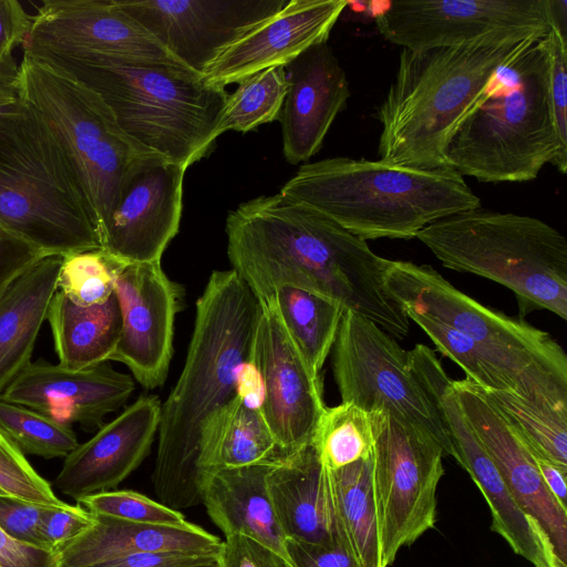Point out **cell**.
Masks as SVG:
<instances>
[{"mask_svg": "<svg viewBox=\"0 0 567 567\" xmlns=\"http://www.w3.org/2000/svg\"><path fill=\"white\" fill-rule=\"evenodd\" d=\"M231 269L259 303L281 286L329 298L395 339L410 320L385 290L390 259L310 206L280 192L239 204L226 218Z\"/></svg>", "mask_w": 567, "mask_h": 567, "instance_id": "1", "label": "cell"}, {"mask_svg": "<svg viewBox=\"0 0 567 567\" xmlns=\"http://www.w3.org/2000/svg\"><path fill=\"white\" fill-rule=\"evenodd\" d=\"M260 312L258 299L233 269L213 271L196 301L182 373L161 406L152 474L157 502L172 509L202 504L200 431L239 394Z\"/></svg>", "mask_w": 567, "mask_h": 567, "instance_id": "2", "label": "cell"}, {"mask_svg": "<svg viewBox=\"0 0 567 567\" xmlns=\"http://www.w3.org/2000/svg\"><path fill=\"white\" fill-rule=\"evenodd\" d=\"M447 165L483 183L528 182L567 169L550 92L549 31L524 39L460 118Z\"/></svg>", "mask_w": 567, "mask_h": 567, "instance_id": "3", "label": "cell"}, {"mask_svg": "<svg viewBox=\"0 0 567 567\" xmlns=\"http://www.w3.org/2000/svg\"><path fill=\"white\" fill-rule=\"evenodd\" d=\"M37 58L99 94L138 144L186 169L220 136L228 93L184 65L96 54Z\"/></svg>", "mask_w": 567, "mask_h": 567, "instance_id": "4", "label": "cell"}, {"mask_svg": "<svg viewBox=\"0 0 567 567\" xmlns=\"http://www.w3.org/2000/svg\"><path fill=\"white\" fill-rule=\"evenodd\" d=\"M528 37L402 49L394 79L375 113L381 124L379 159L416 169L449 166L446 152L460 118Z\"/></svg>", "mask_w": 567, "mask_h": 567, "instance_id": "5", "label": "cell"}, {"mask_svg": "<svg viewBox=\"0 0 567 567\" xmlns=\"http://www.w3.org/2000/svg\"><path fill=\"white\" fill-rule=\"evenodd\" d=\"M279 192L363 240L412 239L439 219L481 206L451 166L416 169L343 156L301 165Z\"/></svg>", "mask_w": 567, "mask_h": 567, "instance_id": "6", "label": "cell"}, {"mask_svg": "<svg viewBox=\"0 0 567 567\" xmlns=\"http://www.w3.org/2000/svg\"><path fill=\"white\" fill-rule=\"evenodd\" d=\"M415 238L445 268L505 286L527 311L567 319V240L549 224L480 206L439 219Z\"/></svg>", "mask_w": 567, "mask_h": 567, "instance_id": "7", "label": "cell"}, {"mask_svg": "<svg viewBox=\"0 0 567 567\" xmlns=\"http://www.w3.org/2000/svg\"><path fill=\"white\" fill-rule=\"evenodd\" d=\"M0 225L44 256L100 248L75 173L29 106L0 121Z\"/></svg>", "mask_w": 567, "mask_h": 567, "instance_id": "8", "label": "cell"}, {"mask_svg": "<svg viewBox=\"0 0 567 567\" xmlns=\"http://www.w3.org/2000/svg\"><path fill=\"white\" fill-rule=\"evenodd\" d=\"M17 87L75 173L100 243L132 172L143 159L159 155L130 137L99 94L27 51Z\"/></svg>", "mask_w": 567, "mask_h": 567, "instance_id": "9", "label": "cell"}, {"mask_svg": "<svg viewBox=\"0 0 567 567\" xmlns=\"http://www.w3.org/2000/svg\"><path fill=\"white\" fill-rule=\"evenodd\" d=\"M372 483L382 567L436 523L444 451L423 427L386 412L371 413Z\"/></svg>", "mask_w": 567, "mask_h": 567, "instance_id": "10", "label": "cell"}, {"mask_svg": "<svg viewBox=\"0 0 567 567\" xmlns=\"http://www.w3.org/2000/svg\"><path fill=\"white\" fill-rule=\"evenodd\" d=\"M384 284L401 309L424 313L525 371L567 383L566 352L548 332L483 306L430 265L391 260Z\"/></svg>", "mask_w": 567, "mask_h": 567, "instance_id": "11", "label": "cell"}, {"mask_svg": "<svg viewBox=\"0 0 567 567\" xmlns=\"http://www.w3.org/2000/svg\"><path fill=\"white\" fill-rule=\"evenodd\" d=\"M332 371L341 402L410 421L453 456L445 426L411 368L409 351L374 322L344 309L332 347Z\"/></svg>", "mask_w": 567, "mask_h": 567, "instance_id": "12", "label": "cell"}, {"mask_svg": "<svg viewBox=\"0 0 567 567\" xmlns=\"http://www.w3.org/2000/svg\"><path fill=\"white\" fill-rule=\"evenodd\" d=\"M374 20L385 40L410 50L550 30L549 0H399Z\"/></svg>", "mask_w": 567, "mask_h": 567, "instance_id": "13", "label": "cell"}, {"mask_svg": "<svg viewBox=\"0 0 567 567\" xmlns=\"http://www.w3.org/2000/svg\"><path fill=\"white\" fill-rule=\"evenodd\" d=\"M413 372L437 410L452 444L453 457L470 474L489 506L492 530L534 567H559L544 536L517 505L478 441L441 361L434 353H423L414 360Z\"/></svg>", "mask_w": 567, "mask_h": 567, "instance_id": "14", "label": "cell"}, {"mask_svg": "<svg viewBox=\"0 0 567 567\" xmlns=\"http://www.w3.org/2000/svg\"><path fill=\"white\" fill-rule=\"evenodd\" d=\"M182 65L204 76L237 39L288 0H116Z\"/></svg>", "mask_w": 567, "mask_h": 567, "instance_id": "15", "label": "cell"}, {"mask_svg": "<svg viewBox=\"0 0 567 567\" xmlns=\"http://www.w3.org/2000/svg\"><path fill=\"white\" fill-rule=\"evenodd\" d=\"M260 306L251 363L261 382L259 411L284 458L312 442L327 405L321 378L310 372L272 305Z\"/></svg>", "mask_w": 567, "mask_h": 567, "instance_id": "16", "label": "cell"}, {"mask_svg": "<svg viewBox=\"0 0 567 567\" xmlns=\"http://www.w3.org/2000/svg\"><path fill=\"white\" fill-rule=\"evenodd\" d=\"M22 47L35 56L96 54L181 64L116 0H45Z\"/></svg>", "mask_w": 567, "mask_h": 567, "instance_id": "17", "label": "cell"}, {"mask_svg": "<svg viewBox=\"0 0 567 567\" xmlns=\"http://www.w3.org/2000/svg\"><path fill=\"white\" fill-rule=\"evenodd\" d=\"M114 293L122 326L110 361L125 364L143 388H158L173 354L182 288L166 276L161 261L124 264L116 274Z\"/></svg>", "mask_w": 567, "mask_h": 567, "instance_id": "18", "label": "cell"}, {"mask_svg": "<svg viewBox=\"0 0 567 567\" xmlns=\"http://www.w3.org/2000/svg\"><path fill=\"white\" fill-rule=\"evenodd\" d=\"M185 171L161 156L143 159L122 189L100 247L123 264L161 261L179 229Z\"/></svg>", "mask_w": 567, "mask_h": 567, "instance_id": "19", "label": "cell"}, {"mask_svg": "<svg viewBox=\"0 0 567 567\" xmlns=\"http://www.w3.org/2000/svg\"><path fill=\"white\" fill-rule=\"evenodd\" d=\"M453 389L513 498L542 533L558 566L567 567V509L545 485L527 446L478 385L453 380Z\"/></svg>", "mask_w": 567, "mask_h": 567, "instance_id": "20", "label": "cell"}, {"mask_svg": "<svg viewBox=\"0 0 567 567\" xmlns=\"http://www.w3.org/2000/svg\"><path fill=\"white\" fill-rule=\"evenodd\" d=\"M135 390L131 375L110 361L71 370L43 359L31 361L0 393V399L40 412L61 423L99 429Z\"/></svg>", "mask_w": 567, "mask_h": 567, "instance_id": "21", "label": "cell"}, {"mask_svg": "<svg viewBox=\"0 0 567 567\" xmlns=\"http://www.w3.org/2000/svg\"><path fill=\"white\" fill-rule=\"evenodd\" d=\"M346 0H288L229 45L204 79L226 87L269 68L285 66L310 47L328 41Z\"/></svg>", "mask_w": 567, "mask_h": 567, "instance_id": "22", "label": "cell"}, {"mask_svg": "<svg viewBox=\"0 0 567 567\" xmlns=\"http://www.w3.org/2000/svg\"><path fill=\"white\" fill-rule=\"evenodd\" d=\"M161 406L157 396L142 395L104 423L64 457L52 488L76 502L115 488L150 453L158 431Z\"/></svg>", "mask_w": 567, "mask_h": 567, "instance_id": "23", "label": "cell"}, {"mask_svg": "<svg viewBox=\"0 0 567 567\" xmlns=\"http://www.w3.org/2000/svg\"><path fill=\"white\" fill-rule=\"evenodd\" d=\"M284 69L282 152L286 161L296 165L320 151L333 121L347 106L350 89L328 41L310 47Z\"/></svg>", "mask_w": 567, "mask_h": 567, "instance_id": "24", "label": "cell"}, {"mask_svg": "<svg viewBox=\"0 0 567 567\" xmlns=\"http://www.w3.org/2000/svg\"><path fill=\"white\" fill-rule=\"evenodd\" d=\"M266 482L286 539L320 546L342 542L330 473L312 442L274 462Z\"/></svg>", "mask_w": 567, "mask_h": 567, "instance_id": "25", "label": "cell"}, {"mask_svg": "<svg viewBox=\"0 0 567 567\" xmlns=\"http://www.w3.org/2000/svg\"><path fill=\"white\" fill-rule=\"evenodd\" d=\"M93 523L58 555V567H90L135 553L218 556L221 540L192 524L171 527L93 514Z\"/></svg>", "mask_w": 567, "mask_h": 567, "instance_id": "26", "label": "cell"}, {"mask_svg": "<svg viewBox=\"0 0 567 567\" xmlns=\"http://www.w3.org/2000/svg\"><path fill=\"white\" fill-rule=\"evenodd\" d=\"M274 462L204 472L202 504L225 537L246 535L291 563L267 489L266 477Z\"/></svg>", "mask_w": 567, "mask_h": 567, "instance_id": "27", "label": "cell"}, {"mask_svg": "<svg viewBox=\"0 0 567 567\" xmlns=\"http://www.w3.org/2000/svg\"><path fill=\"white\" fill-rule=\"evenodd\" d=\"M62 256H43L0 293V393L31 362L58 290Z\"/></svg>", "mask_w": 567, "mask_h": 567, "instance_id": "28", "label": "cell"}, {"mask_svg": "<svg viewBox=\"0 0 567 567\" xmlns=\"http://www.w3.org/2000/svg\"><path fill=\"white\" fill-rule=\"evenodd\" d=\"M47 320L62 367L82 370L111 360L122 326L115 293L105 302L84 307L56 290Z\"/></svg>", "mask_w": 567, "mask_h": 567, "instance_id": "29", "label": "cell"}, {"mask_svg": "<svg viewBox=\"0 0 567 567\" xmlns=\"http://www.w3.org/2000/svg\"><path fill=\"white\" fill-rule=\"evenodd\" d=\"M280 460L276 441L259 408L238 394L202 427V472L244 467Z\"/></svg>", "mask_w": 567, "mask_h": 567, "instance_id": "30", "label": "cell"}, {"mask_svg": "<svg viewBox=\"0 0 567 567\" xmlns=\"http://www.w3.org/2000/svg\"><path fill=\"white\" fill-rule=\"evenodd\" d=\"M329 473L342 542L360 567H382L372 456Z\"/></svg>", "mask_w": 567, "mask_h": 567, "instance_id": "31", "label": "cell"}, {"mask_svg": "<svg viewBox=\"0 0 567 567\" xmlns=\"http://www.w3.org/2000/svg\"><path fill=\"white\" fill-rule=\"evenodd\" d=\"M268 302L310 372L320 378L346 308L321 295L288 285L277 288Z\"/></svg>", "mask_w": 567, "mask_h": 567, "instance_id": "32", "label": "cell"}, {"mask_svg": "<svg viewBox=\"0 0 567 567\" xmlns=\"http://www.w3.org/2000/svg\"><path fill=\"white\" fill-rule=\"evenodd\" d=\"M483 392L529 451L567 465V408L535 404L508 391Z\"/></svg>", "mask_w": 567, "mask_h": 567, "instance_id": "33", "label": "cell"}, {"mask_svg": "<svg viewBox=\"0 0 567 567\" xmlns=\"http://www.w3.org/2000/svg\"><path fill=\"white\" fill-rule=\"evenodd\" d=\"M312 443L322 464L338 470L371 456L374 435L371 416L361 408L341 402L323 411Z\"/></svg>", "mask_w": 567, "mask_h": 567, "instance_id": "34", "label": "cell"}, {"mask_svg": "<svg viewBox=\"0 0 567 567\" xmlns=\"http://www.w3.org/2000/svg\"><path fill=\"white\" fill-rule=\"evenodd\" d=\"M228 94L218 133H247L280 118L287 93L284 66L259 71L243 81Z\"/></svg>", "mask_w": 567, "mask_h": 567, "instance_id": "35", "label": "cell"}, {"mask_svg": "<svg viewBox=\"0 0 567 567\" xmlns=\"http://www.w3.org/2000/svg\"><path fill=\"white\" fill-rule=\"evenodd\" d=\"M0 430L24 455L65 457L79 445L71 425L1 399Z\"/></svg>", "mask_w": 567, "mask_h": 567, "instance_id": "36", "label": "cell"}, {"mask_svg": "<svg viewBox=\"0 0 567 567\" xmlns=\"http://www.w3.org/2000/svg\"><path fill=\"white\" fill-rule=\"evenodd\" d=\"M122 265L101 247L66 254L61 260L58 290L79 306L105 302L114 293Z\"/></svg>", "mask_w": 567, "mask_h": 567, "instance_id": "37", "label": "cell"}, {"mask_svg": "<svg viewBox=\"0 0 567 567\" xmlns=\"http://www.w3.org/2000/svg\"><path fill=\"white\" fill-rule=\"evenodd\" d=\"M90 513L127 522L188 527L192 525L184 515L157 501L134 491H107L78 501Z\"/></svg>", "mask_w": 567, "mask_h": 567, "instance_id": "38", "label": "cell"}, {"mask_svg": "<svg viewBox=\"0 0 567 567\" xmlns=\"http://www.w3.org/2000/svg\"><path fill=\"white\" fill-rule=\"evenodd\" d=\"M0 489L7 495L37 504L63 507L51 486L29 463L25 455L0 430Z\"/></svg>", "mask_w": 567, "mask_h": 567, "instance_id": "39", "label": "cell"}, {"mask_svg": "<svg viewBox=\"0 0 567 567\" xmlns=\"http://www.w3.org/2000/svg\"><path fill=\"white\" fill-rule=\"evenodd\" d=\"M51 507L0 495V528L18 542L51 551L42 535V519Z\"/></svg>", "mask_w": 567, "mask_h": 567, "instance_id": "40", "label": "cell"}, {"mask_svg": "<svg viewBox=\"0 0 567 567\" xmlns=\"http://www.w3.org/2000/svg\"><path fill=\"white\" fill-rule=\"evenodd\" d=\"M93 514L82 505L51 507L42 519V535L49 549L58 555L93 523Z\"/></svg>", "mask_w": 567, "mask_h": 567, "instance_id": "41", "label": "cell"}, {"mask_svg": "<svg viewBox=\"0 0 567 567\" xmlns=\"http://www.w3.org/2000/svg\"><path fill=\"white\" fill-rule=\"evenodd\" d=\"M218 564L219 567H293L274 549L243 534L225 537Z\"/></svg>", "mask_w": 567, "mask_h": 567, "instance_id": "42", "label": "cell"}, {"mask_svg": "<svg viewBox=\"0 0 567 567\" xmlns=\"http://www.w3.org/2000/svg\"><path fill=\"white\" fill-rule=\"evenodd\" d=\"M550 38V92L556 131L567 150V43L553 29Z\"/></svg>", "mask_w": 567, "mask_h": 567, "instance_id": "43", "label": "cell"}, {"mask_svg": "<svg viewBox=\"0 0 567 567\" xmlns=\"http://www.w3.org/2000/svg\"><path fill=\"white\" fill-rule=\"evenodd\" d=\"M286 549L293 567H360L342 542L320 546L286 539Z\"/></svg>", "mask_w": 567, "mask_h": 567, "instance_id": "44", "label": "cell"}, {"mask_svg": "<svg viewBox=\"0 0 567 567\" xmlns=\"http://www.w3.org/2000/svg\"><path fill=\"white\" fill-rule=\"evenodd\" d=\"M43 256L38 249L0 225V293Z\"/></svg>", "mask_w": 567, "mask_h": 567, "instance_id": "45", "label": "cell"}, {"mask_svg": "<svg viewBox=\"0 0 567 567\" xmlns=\"http://www.w3.org/2000/svg\"><path fill=\"white\" fill-rule=\"evenodd\" d=\"M32 20L19 1L0 0V58H11L13 50L23 45Z\"/></svg>", "mask_w": 567, "mask_h": 567, "instance_id": "46", "label": "cell"}, {"mask_svg": "<svg viewBox=\"0 0 567 567\" xmlns=\"http://www.w3.org/2000/svg\"><path fill=\"white\" fill-rule=\"evenodd\" d=\"M0 567H58L56 555L18 542L0 528Z\"/></svg>", "mask_w": 567, "mask_h": 567, "instance_id": "47", "label": "cell"}, {"mask_svg": "<svg viewBox=\"0 0 567 567\" xmlns=\"http://www.w3.org/2000/svg\"><path fill=\"white\" fill-rule=\"evenodd\" d=\"M218 556L176 553H135L90 567H189L214 561Z\"/></svg>", "mask_w": 567, "mask_h": 567, "instance_id": "48", "label": "cell"}, {"mask_svg": "<svg viewBox=\"0 0 567 567\" xmlns=\"http://www.w3.org/2000/svg\"><path fill=\"white\" fill-rule=\"evenodd\" d=\"M529 453L539 470L545 485L560 506L567 509V465L554 462L537 452L529 451Z\"/></svg>", "mask_w": 567, "mask_h": 567, "instance_id": "49", "label": "cell"}, {"mask_svg": "<svg viewBox=\"0 0 567 567\" xmlns=\"http://www.w3.org/2000/svg\"><path fill=\"white\" fill-rule=\"evenodd\" d=\"M28 105L24 103L19 89L16 85L0 84V121L19 116L25 113Z\"/></svg>", "mask_w": 567, "mask_h": 567, "instance_id": "50", "label": "cell"}, {"mask_svg": "<svg viewBox=\"0 0 567 567\" xmlns=\"http://www.w3.org/2000/svg\"><path fill=\"white\" fill-rule=\"evenodd\" d=\"M550 29L555 30L567 43V1L549 0Z\"/></svg>", "mask_w": 567, "mask_h": 567, "instance_id": "51", "label": "cell"}, {"mask_svg": "<svg viewBox=\"0 0 567 567\" xmlns=\"http://www.w3.org/2000/svg\"><path fill=\"white\" fill-rule=\"evenodd\" d=\"M19 78V64L13 56L0 58V84L16 85Z\"/></svg>", "mask_w": 567, "mask_h": 567, "instance_id": "52", "label": "cell"}, {"mask_svg": "<svg viewBox=\"0 0 567 567\" xmlns=\"http://www.w3.org/2000/svg\"><path fill=\"white\" fill-rule=\"evenodd\" d=\"M189 567H219L218 558L214 561L198 564V565H194V566H189Z\"/></svg>", "mask_w": 567, "mask_h": 567, "instance_id": "53", "label": "cell"}, {"mask_svg": "<svg viewBox=\"0 0 567 567\" xmlns=\"http://www.w3.org/2000/svg\"><path fill=\"white\" fill-rule=\"evenodd\" d=\"M0 495H7L3 491L0 489Z\"/></svg>", "mask_w": 567, "mask_h": 567, "instance_id": "54", "label": "cell"}]
</instances>
